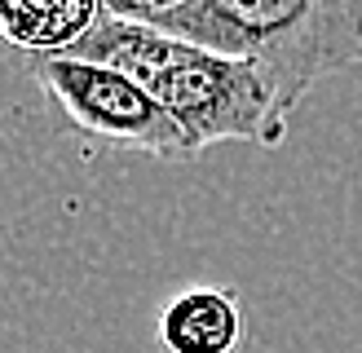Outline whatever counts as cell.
<instances>
[{"mask_svg": "<svg viewBox=\"0 0 362 353\" xmlns=\"http://www.w3.org/2000/svg\"><path fill=\"white\" fill-rule=\"evenodd\" d=\"M27 71L35 88L80 133L102 137L106 146L141 150L155 159H194L177 119L124 71L88 62V58H71V53H31Z\"/></svg>", "mask_w": 362, "mask_h": 353, "instance_id": "3957f363", "label": "cell"}, {"mask_svg": "<svg viewBox=\"0 0 362 353\" xmlns=\"http://www.w3.org/2000/svg\"><path fill=\"white\" fill-rule=\"evenodd\" d=\"M66 53L133 76L177 119L194 155L216 141H252L269 150L287 141V119L274 106V88L243 58H226L208 44L115 13H102L93 31L80 35Z\"/></svg>", "mask_w": 362, "mask_h": 353, "instance_id": "6da1fadb", "label": "cell"}, {"mask_svg": "<svg viewBox=\"0 0 362 353\" xmlns=\"http://www.w3.org/2000/svg\"><path fill=\"white\" fill-rule=\"evenodd\" d=\"M177 5H186V0H102L106 13L129 18V23H159V18L173 13Z\"/></svg>", "mask_w": 362, "mask_h": 353, "instance_id": "8992f818", "label": "cell"}, {"mask_svg": "<svg viewBox=\"0 0 362 353\" xmlns=\"http://www.w3.org/2000/svg\"><path fill=\"white\" fill-rule=\"evenodd\" d=\"M151 27L252 62L287 124L322 80L362 66V0H186Z\"/></svg>", "mask_w": 362, "mask_h": 353, "instance_id": "7a4b0ae2", "label": "cell"}, {"mask_svg": "<svg viewBox=\"0 0 362 353\" xmlns=\"http://www.w3.org/2000/svg\"><path fill=\"white\" fill-rule=\"evenodd\" d=\"M102 0H0V40L31 53H66L102 18Z\"/></svg>", "mask_w": 362, "mask_h": 353, "instance_id": "5b68a950", "label": "cell"}, {"mask_svg": "<svg viewBox=\"0 0 362 353\" xmlns=\"http://www.w3.org/2000/svg\"><path fill=\"white\" fill-rule=\"evenodd\" d=\"M155 340L164 353H234L243 340V305L230 287H199L177 292L155 323Z\"/></svg>", "mask_w": 362, "mask_h": 353, "instance_id": "277c9868", "label": "cell"}]
</instances>
